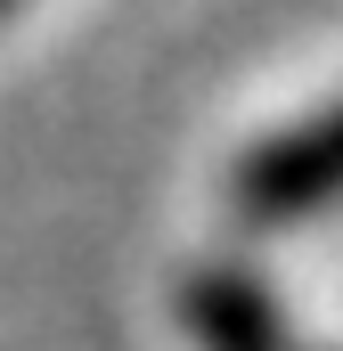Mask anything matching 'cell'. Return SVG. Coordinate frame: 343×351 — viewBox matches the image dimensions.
<instances>
[{
	"label": "cell",
	"mask_w": 343,
	"mask_h": 351,
	"mask_svg": "<svg viewBox=\"0 0 343 351\" xmlns=\"http://www.w3.org/2000/svg\"><path fill=\"white\" fill-rule=\"evenodd\" d=\"M0 8H16V0H0Z\"/></svg>",
	"instance_id": "3957f363"
},
{
	"label": "cell",
	"mask_w": 343,
	"mask_h": 351,
	"mask_svg": "<svg viewBox=\"0 0 343 351\" xmlns=\"http://www.w3.org/2000/svg\"><path fill=\"white\" fill-rule=\"evenodd\" d=\"M180 311H188V335L204 351H286L278 335V319H270V302H261L246 278H196L188 294H180Z\"/></svg>",
	"instance_id": "7a4b0ae2"
},
{
	"label": "cell",
	"mask_w": 343,
	"mask_h": 351,
	"mask_svg": "<svg viewBox=\"0 0 343 351\" xmlns=\"http://www.w3.org/2000/svg\"><path fill=\"white\" fill-rule=\"evenodd\" d=\"M229 196H237L246 221H303V213L343 204V106L278 131V139H261L237 164Z\"/></svg>",
	"instance_id": "6da1fadb"
}]
</instances>
